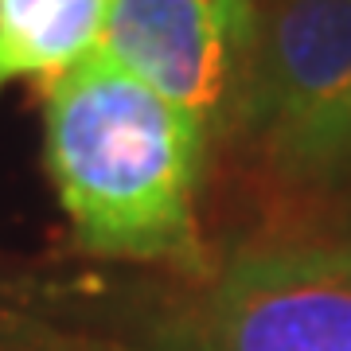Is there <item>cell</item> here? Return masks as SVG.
Returning <instances> with one entry per match:
<instances>
[{"instance_id":"obj_1","label":"cell","mask_w":351,"mask_h":351,"mask_svg":"<svg viewBox=\"0 0 351 351\" xmlns=\"http://www.w3.org/2000/svg\"><path fill=\"white\" fill-rule=\"evenodd\" d=\"M211 141L195 113L101 55L43 86V164L90 258L207 277L199 191Z\"/></svg>"},{"instance_id":"obj_2","label":"cell","mask_w":351,"mask_h":351,"mask_svg":"<svg viewBox=\"0 0 351 351\" xmlns=\"http://www.w3.org/2000/svg\"><path fill=\"white\" fill-rule=\"evenodd\" d=\"M149 351H351V265L332 242L242 246Z\"/></svg>"},{"instance_id":"obj_3","label":"cell","mask_w":351,"mask_h":351,"mask_svg":"<svg viewBox=\"0 0 351 351\" xmlns=\"http://www.w3.org/2000/svg\"><path fill=\"white\" fill-rule=\"evenodd\" d=\"M254 27L258 0H113L98 55L226 137Z\"/></svg>"},{"instance_id":"obj_4","label":"cell","mask_w":351,"mask_h":351,"mask_svg":"<svg viewBox=\"0 0 351 351\" xmlns=\"http://www.w3.org/2000/svg\"><path fill=\"white\" fill-rule=\"evenodd\" d=\"M343 82H351V0H258L250 71L226 137H265Z\"/></svg>"},{"instance_id":"obj_5","label":"cell","mask_w":351,"mask_h":351,"mask_svg":"<svg viewBox=\"0 0 351 351\" xmlns=\"http://www.w3.org/2000/svg\"><path fill=\"white\" fill-rule=\"evenodd\" d=\"M113 0H0V94L55 78L98 55Z\"/></svg>"},{"instance_id":"obj_6","label":"cell","mask_w":351,"mask_h":351,"mask_svg":"<svg viewBox=\"0 0 351 351\" xmlns=\"http://www.w3.org/2000/svg\"><path fill=\"white\" fill-rule=\"evenodd\" d=\"M269 180L285 188H332L351 176V82L285 125L250 141Z\"/></svg>"},{"instance_id":"obj_7","label":"cell","mask_w":351,"mask_h":351,"mask_svg":"<svg viewBox=\"0 0 351 351\" xmlns=\"http://www.w3.org/2000/svg\"><path fill=\"white\" fill-rule=\"evenodd\" d=\"M332 246H336V254H339V258H343V262L351 265V239H343V242H332Z\"/></svg>"}]
</instances>
